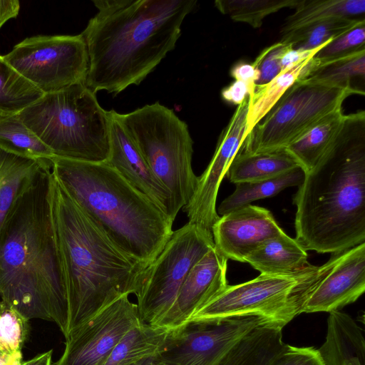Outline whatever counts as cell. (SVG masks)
Listing matches in <instances>:
<instances>
[{"mask_svg": "<svg viewBox=\"0 0 365 365\" xmlns=\"http://www.w3.org/2000/svg\"><path fill=\"white\" fill-rule=\"evenodd\" d=\"M108 115L110 152L106 163L170 217L171 203L169 191L153 173L136 145L115 117L113 110H109Z\"/></svg>", "mask_w": 365, "mask_h": 365, "instance_id": "obj_17", "label": "cell"}, {"mask_svg": "<svg viewBox=\"0 0 365 365\" xmlns=\"http://www.w3.org/2000/svg\"><path fill=\"white\" fill-rule=\"evenodd\" d=\"M363 20L364 18H329L281 36L280 42L290 44L294 49H314L351 29Z\"/></svg>", "mask_w": 365, "mask_h": 365, "instance_id": "obj_30", "label": "cell"}, {"mask_svg": "<svg viewBox=\"0 0 365 365\" xmlns=\"http://www.w3.org/2000/svg\"><path fill=\"white\" fill-rule=\"evenodd\" d=\"M44 93L0 57V114L16 115Z\"/></svg>", "mask_w": 365, "mask_h": 365, "instance_id": "obj_29", "label": "cell"}, {"mask_svg": "<svg viewBox=\"0 0 365 365\" xmlns=\"http://www.w3.org/2000/svg\"><path fill=\"white\" fill-rule=\"evenodd\" d=\"M283 232L269 210L251 204L222 215L212 227L217 250L241 262L264 241Z\"/></svg>", "mask_w": 365, "mask_h": 365, "instance_id": "obj_15", "label": "cell"}, {"mask_svg": "<svg viewBox=\"0 0 365 365\" xmlns=\"http://www.w3.org/2000/svg\"><path fill=\"white\" fill-rule=\"evenodd\" d=\"M52 165L21 195L0 238L1 302L27 320L52 321L68 334L66 292L53 238L48 202Z\"/></svg>", "mask_w": 365, "mask_h": 365, "instance_id": "obj_2", "label": "cell"}, {"mask_svg": "<svg viewBox=\"0 0 365 365\" xmlns=\"http://www.w3.org/2000/svg\"><path fill=\"white\" fill-rule=\"evenodd\" d=\"M268 322L255 315L190 323L170 332L158 356L165 365H218L245 336Z\"/></svg>", "mask_w": 365, "mask_h": 365, "instance_id": "obj_12", "label": "cell"}, {"mask_svg": "<svg viewBox=\"0 0 365 365\" xmlns=\"http://www.w3.org/2000/svg\"><path fill=\"white\" fill-rule=\"evenodd\" d=\"M48 202L66 292L69 334L120 297L135 295L148 266L113 243L72 198L52 170Z\"/></svg>", "mask_w": 365, "mask_h": 365, "instance_id": "obj_3", "label": "cell"}, {"mask_svg": "<svg viewBox=\"0 0 365 365\" xmlns=\"http://www.w3.org/2000/svg\"><path fill=\"white\" fill-rule=\"evenodd\" d=\"M273 365H324L318 349L314 347L287 346Z\"/></svg>", "mask_w": 365, "mask_h": 365, "instance_id": "obj_35", "label": "cell"}, {"mask_svg": "<svg viewBox=\"0 0 365 365\" xmlns=\"http://www.w3.org/2000/svg\"><path fill=\"white\" fill-rule=\"evenodd\" d=\"M3 116H4V115H1L0 114V118H1V117H3Z\"/></svg>", "mask_w": 365, "mask_h": 365, "instance_id": "obj_42", "label": "cell"}, {"mask_svg": "<svg viewBox=\"0 0 365 365\" xmlns=\"http://www.w3.org/2000/svg\"><path fill=\"white\" fill-rule=\"evenodd\" d=\"M51 163V160L23 157L0 148V238L18 198Z\"/></svg>", "mask_w": 365, "mask_h": 365, "instance_id": "obj_19", "label": "cell"}, {"mask_svg": "<svg viewBox=\"0 0 365 365\" xmlns=\"http://www.w3.org/2000/svg\"><path fill=\"white\" fill-rule=\"evenodd\" d=\"M28 321L0 302V352L11 354L21 351L28 334Z\"/></svg>", "mask_w": 365, "mask_h": 365, "instance_id": "obj_33", "label": "cell"}, {"mask_svg": "<svg viewBox=\"0 0 365 365\" xmlns=\"http://www.w3.org/2000/svg\"><path fill=\"white\" fill-rule=\"evenodd\" d=\"M227 260L213 247L190 269L173 306L171 332L185 327L198 309L228 285Z\"/></svg>", "mask_w": 365, "mask_h": 365, "instance_id": "obj_18", "label": "cell"}, {"mask_svg": "<svg viewBox=\"0 0 365 365\" xmlns=\"http://www.w3.org/2000/svg\"><path fill=\"white\" fill-rule=\"evenodd\" d=\"M254 91L244 82L235 81L222 90V98L234 105L239 106L252 96Z\"/></svg>", "mask_w": 365, "mask_h": 365, "instance_id": "obj_37", "label": "cell"}, {"mask_svg": "<svg viewBox=\"0 0 365 365\" xmlns=\"http://www.w3.org/2000/svg\"><path fill=\"white\" fill-rule=\"evenodd\" d=\"M284 45L279 41L265 48L252 62L260 73L257 85L268 83L282 71L280 57Z\"/></svg>", "mask_w": 365, "mask_h": 365, "instance_id": "obj_34", "label": "cell"}, {"mask_svg": "<svg viewBox=\"0 0 365 365\" xmlns=\"http://www.w3.org/2000/svg\"><path fill=\"white\" fill-rule=\"evenodd\" d=\"M113 114L170 195V218L192 197L197 177L192 168L193 141L187 125L156 102L128 113Z\"/></svg>", "mask_w": 365, "mask_h": 365, "instance_id": "obj_7", "label": "cell"}, {"mask_svg": "<svg viewBox=\"0 0 365 365\" xmlns=\"http://www.w3.org/2000/svg\"><path fill=\"white\" fill-rule=\"evenodd\" d=\"M352 88H339L297 81L245 138L241 151L247 154L284 150L329 114L342 108Z\"/></svg>", "mask_w": 365, "mask_h": 365, "instance_id": "obj_9", "label": "cell"}, {"mask_svg": "<svg viewBox=\"0 0 365 365\" xmlns=\"http://www.w3.org/2000/svg\"><path fill=\"white\" fill-rule=\"evenodd\" d=\"M300 0H217L215 7L232 21L262 26L269 15L285 8L295 9Z\"/></svg>", "mask_w": 365, "mask_h": 365, "instance_id": "obj_31", "label": "cell"}, {"mask_svg": "<svg viewBox=\"0 0 365 365\" xmlns=\"http://www.w3.org/2000/svg\"><path fill=\"white\" fill-rule=\"evenodd\" d=\"M2 58L44 94L85 83L89 67L81 34L28 37Z\"/></svg>", "mask_w": 365, "mask_h": 365, "instance_id": "obj_11", "label": "cell"}, {"mask_svg": "<svg viewBox=\"0 0 365 365\" xmlns=\"http://www.w3.org/2000/svg\"><path fill=\"white\" fill-rule=\"evenodd\" d=\"M22 355L18 356L11 365H21Z\"/></svg>", "mask_w": 365, "mask_h": 365, "instance_id": "obj_41", "label": "cell"}, {"mask_svg": "<svg viewBox=\"0 0 365 365\" xmlns=\"http://www.w3.org/2000/svg\"><path fill=\"white\" fill-rule=\"evenodd\" d=\"M19 10V1L0 0V29L9 20L16 18ZM0 57H1V55Z\"/></svg>", "mask_w": 365, "mask_h": 365, "instance_id": "obj_38", "label": "cell"}, {"mask_svg": "<svg viewBox=\"0 0 365 365\" xmlns=\"http://www.w3.org/2000/svg\"><path fill=\"white\" fill-rule=\"evenodd\" d=\"M128 296L120 297L72 329L54 365H103L125 334L141 322L137 304Z\"/></svg>", "mask_w": 365, "mask_h": 365, "instance_id": "obj_13", "label": "cell"}, {"mask_svg": "<svg viewBox=\"0 0 365 365\" xmlns=\"http://www.w3.org/2000/svg\"><path fill=\"white\" fill-rule=\"evenodd\" d=\"M0 148L10 153L38 160H51V150L29 128L18 114L0 118Z\"/></svg>", "mask_w": 365, "mask_h": 365, "instance_id": "obj_28", "label": "cell"}, {"mask_svg": "<svg viewBox=\"0 0 365 365\" xmlns=\"http://www.w3.org/2000/svg\"><path fill=\"white\" fill-rule=\"evenodd\" d=\"M249 98L237 106L222 131L214 155L203 173L197 177L195 190L182 209L188 223L212 234V227L219 219L216 200L221 182L247 137Z\"/></svg>", "mask_w": 365, "mask_h": 365, "instance_id": "obj_14", "label": "cell"}, {"mask_svg": "<svg viewBox=\"0 0 365 365\" xmlns=\"http://www.w3.org/2000/svg\"><path fill=\"white\" fill-rule=\"evenodd\" d=\"M81 33L89 67L86 86L117 95L139 85L172 51L195 0H95Z\"/></svg>", "mask_w": 365, "mask_h": 365, "instance_id": "obj_1", "label": "cell"}, {"mask_svg": "<svg viewBox=\"0 0 365 365\" xmlns=\"http://www.w3.org/2000/svg\"><path fill=\"white\" fill-rule=\"evenodd\" d=\"M347 117L342 108L329 114L284 150L304 173L309 171L334 144L344 128Z\"/></svg>", "mask_w": 365, "mask_h": 365, "instance_id": "obj_21", "label": "cell"}, {"mask_svg": "<svg viewBox=\"0 0 365 365\" xmlns=\"http://www.w3.org/2000/svg\"><path fill=\"white\" fill-rule=\"evenodd\" d=\"M132 365H165L159 356L150 357Z\"/></svg>", "mask_w": 365, "mask_h": 365, "instance_id": "obj_40", "label": "cell"}, {"mask_svg": "<svg viewBox=\"0 0 365 365\" xmlns=\"http://www.w3.org/2000/svg\"><path fill=\"white\" fill-rule=\"evenodd\" d=\"M52 352V350H49L40 354L29 361L21 362V365H51Z\"/></svg>", "mask_w": 365, "mask_h": 365, "instance_id": "obj_39", "label": "cell"}, {"mask_svg": "<svg viewBox=\"0 0 365 365\" xmlns=\"http://www.w3.org/2000/svg\"><path fill=\"white\" fill-rule=\"evenodd\" d=\"M51 170L72 198L124 252L149 266L173 220L106 163L54 156Z\"/></svg>", "mask_w": 365, "mask_h": 365, "instance_id": "obj_5", "label": "cell"}, {"mask_svg": "<svg viewBox=\"0 0 365 365\" xmlns=\"http://www.w3.org/2000/svg\"><path fill=\"white\" fill-rule=\"evenodd\" d=\"M295 239L306 250L336 253L365 242V112L348 115L330 149L293 197Z\"/></svg>", "mask_w": 365, "mask_h": 365, "instance_id": "obj_4", "label": "cell"}, {"mask_svg": "<svg viewBox=\"0 0 365 365\" xmlns=\"http://www.w3.org/2000/svg\"><path fill=\"white\" fill-rule=\"evenodd\" d=\"M230 73L235 81L245 83L253 91L260 76L259 69L252 63L242 61L232 66Z\"/></svg>", "mask_w": 365, "mask_h": 365, "instance_id": "obj_36", "label": "cell"}, {"mask_svg": "<svg viewBox=\"0 0 365 365\" xmlns=\"http://www.w3.org/2000/svg\"><path fill=\"white\" fill-rule=\"evenodd\" d=\"M331 264L314 290L303 313L331 312L354 303L365 291V242L333 253Z\"/></svg>", "mask_w": 365, "mask_h": 365, "instance_id": "obj_16", "label": "cell"}, {"mask_svg": "<svg viewBox=\"0 0 365 365\" xmlns=\"http://www.w3.org/2000/svg\"><path fill=\"white\" fill-rule=\"evenodd\" d=\"M312 58L285 68L267 83L257 85L249 97L247 136L303 73ZM247 138V137H246Z\"/></svg>", "mask_w": 365, "mask_h": 365, "instance_id": "obj_26", "label": "cell"}, {"mask_svg": "<svg viewBox=\"0 0 365 365\" xmlns=\"http://www.w3.org/2000/svg\"><path fill=\"white\" fill-rule=\"evenodd\" d=\"M170 331L142 322L128 331L103 365H132L163 351Z\"/></svg>", "mask_w": 365, "mask_h": 365, "instance_id": "obj_22", "label": "cell"}, {"mask_svg": "<svg viewBox=\"0 0 365 365\" xmlns=\"http://www.w3.org/2000/svg\"><path fill=\"white\" fill-rule=\"evenodd\" d=\"M215 247L212 235L187 222L173 231L148 266L135 294L140 321L171 331V316L179 289L193 266Z\"/></svg>", "mask_w": 365, "mask_h": 365, "instance_id": "obj_10", "label": "cell"}, {"mask_svg": "<svg viewBox=\"0 0 365 365\" xmlns=\"http://www.w3.org/2000/svg\"><path fill=\"white\" fill-rule=\"evenodd\" d=\"M18 115L56 157L93 163L108 158V111L84 83L45 93Z\"/></svg>", "mask_w": 365, "mask_h": 365, "instance_id": "obj_6", "label": "cell"}, {"mask_svg": "<svg viewBox=\"0 0 365 365\" xmlns=\"http://www.w3.org/2000/svg\"><path fill=\"white\" fill-rule=\"evenodd\" d=\"M304 178V170L297 168L270 179L237 183L235 191L220 205L218 214L223 215L255 200L273 197L287 187H298Z\"/></svg>", "mask_w": 365, "mask_h": 365, "instance_id": "obj_27", "label": "cell"}, {"mask_svg": "<svg viewBox=\"0 0 365 365\" xmlns=\"http://www.w3.org/2000/svg\"><path fill=\"white\" fill-rule=\"evenodd\" d=\"M365 50V20L332 39L311 59L313 66L344 58Z\"/></svg>", "mask_w": 365, "mask_h": 365, "instance_id": "obj_32", "label": "cell"}, {"mask_svg": "<svg viewBox=\"0 0 365 365\" xmlns=\"http://www.w3.org/2000/svg\"><path fill=\"white\" fill-rule=\"evenodd\" d=\"M262 274H288L309 264L305 248L285 232L269 238L258 246L245 259Z\"/></svg>", "mask_w": 365, "mask_h": 365, "instance_id": "obj_20", "label": "cell"}, {"mask_svg": "<svg viewBox=\"0 0 365 365\" xmlns=\"http://www.w3.org/2000/svg\"><path fill=\"white\" fill-rule=\"evenodd\" d=\"M297 162L284 150L268 153H238L232 160L226 176L235 184L270 179L295 168Z\"/></svg>", "mask_w": 365, "mask_h": 365, "instance_id": "obj_23", "label": "cell"}, {"mask_svg": "<svg viewBox=\"0 0 365 365\" xmlns=\"http://www.w3.org/2000/svg\"><path fill=\"white\" fill-rule=\"evenodd\" d=\"M365 13V0H300L294 11L281 26V36L334 16L360 18Z\"/></svg>", "mask_w": 365, "mask_h": 365, "instance_id": "obj_24", "label": "cell"}, {"mask_svg": "<svg viewBox=\"0 0 365 365\" xmlns=\"http://www.w3.org/2000/svg\"><path fill=\"white\" fill-rule=\"evenodd\" d=\"M329 259L321 266L308 264L288 274H262L222 291L198 309L190 323L255 315L283 328L303 313L308 299L329 272Z\"/></svg>", "mask_w": 365, "mask_h": 365, "instance_id": "obj_8", "label": "cell"}, {"mask_svg": "<svg viewBox=\"0 0 365 365\" xmlns=\"http://www.w3.org/2000/svg\"><path fill=\"white\" fill-rule=\"evenodd\" d=\"M310 61L299 81L332 87L352 88L364 93L356 86L355 82L360 81L364 83L365 50L317 66L312 65Z\"/></svg>", "mask_w": 365, "mask_h": 365, "instance_id": "obj_25", "label": "cell"}]
</instances>
